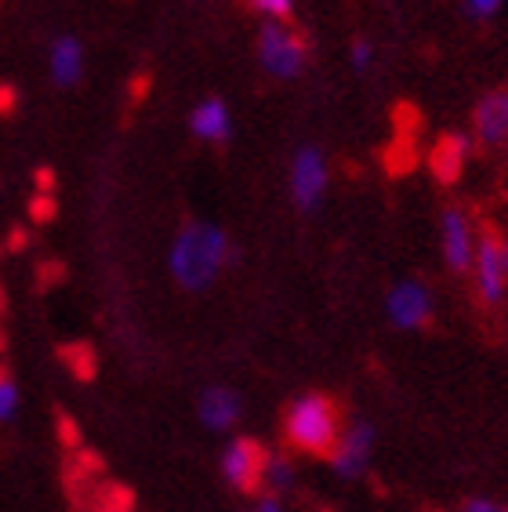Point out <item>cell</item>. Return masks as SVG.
Instances as JSON below:
<instances>
[{
    "mask_svg": "<svg viewBox=\"0 0 508 512\" xmlns=\"http://www.w3.org/2000/svg\"><path fill=\"white\" fill-rule=\"evenodd\" d=\"M240 396L233 389H225V385H211L200 393V404H196V414H200V422L211 429V433H225V429H233L240 422Z\"/></svg>",
    "mask_w": 508,
    "mask_h": 512,
    "instance_id": "cell-10",
    "label": "cell"
},
{
    "mask_svg": "<svg viewBox=\"0 0 508 512\" xmlns=\"http://www.w3.org/2000/svg\"><path fill=\"white\" fill-rule=\"evenodd\" d=\"M15 102H19V91L11 88V84H0V113H11Z\"/></svg>",
    "mask_w": 508,
    "mask_h": 512,
    "instance_id": "cell-25",
    "label": "cell"
},
{
    "mask_svg": "<svg viewBox=\"0 0 508 512\" xmlns=\"http://www.w3.org/2000/svg\"><path fill=\"white\" fill-rule=\"evenodd\" d=\"M80 73H84V48H80V40L59 37L51 44V77L59 80L62 88H69V84L80 80Z\"/></svg>",
    "mask_w": 508,
    "mask_h": 512,
    "instance_id": "cell-14",
    "label": "cell"
},
{
    "mask_svg": "<svg viewBox=\"0 0 508 512\" xmlns=\"http://www.w3.org/2000/svg\"><path fill=\"white\" fill-rule=\"evenodd\" d=\"M498 8L501 0H469V15H476V19H490Z\"/></svg>",
    "mask_w": 508,
    "mask_h": 512,
    "instance_id": "cell-23",
    "label": "cell"
},
{
    "mask_svg": "<svg viewBox=\"0 0 508 512\" xmlns=\"http://www.w3.org/2000/svg\"><path fill=\"white\" fill-rule=\"evenodd\" d=\"M251 8L258 15H269V19H287L294 8V0H251Z\"/></svg>",
    "mask_w": 508,
    "mask_h": 512,
    "instance_id": "cell-20",
    "label": "cell"
},
{
    "mask_svg": "<svg viewBox=\"0 0 508 512\" xmlns=\"http://www.w3.org/2000/svg\"><path fill=\"white\" fill-rule=\"evenodd\" d=\"M472 269H476L479 298L487 306H498L508 291V240L494 226H483V233H479Z\"/></svg>",
    "mask_w": 508,
    "mask_h": 512,
    "instance_id": "cell-3",
    "label": "cell"
},
{
    "mask_svg": "<svg viewBox=\"0 0 508 512\" xmlns=\"http://www.w3.org/2000/svg\"><path fill=\"white\" fill-rule=\"evenodd\" d=\"M26 244H30V237H26L22 229H11V237H8V247H11V251H22Z\"/></svg>",
    "mask_w": 508,
    "mask_h": 512,
    "instance_id": "cell-29",
    "label": "cell"
},
{
    "mask_svg": "<svg viewBox=\"0 0 508 512\" xmlns=\"http://www.w3.org/2000/svg\"><path fill=\"white\" fill-rule=\"evenodd\" d=\"M30 215H33V222H51V218H55V200H51L48 193H37L30 204Z\"/></svg>",
    "mask_w": 508,
    "mask_h": 512,
    "instance_id": "cell-21",
    "label": "cell"
},
{
    "mask_svg": "<svg viewBox=\"0 0 508 512\" xmlns=\"http://www.w3.org/2000/svg\"><path fill=\"white\" fill-rule=\"evenodd\" d=\"M284 444L298 454L331 458L338 436H342V407L327 393H302L294 396L284 411Z\"/></svg>",
    "mask_w": 508,
    "mask_h": 512,
    "instance_id": "cell-2",
    "label": "cell"
},
{
    "mask_svg": "<svg viewBox=\"0 0 508 512\" xmlns=\"http://www.w3.org/2000/svg\"><path fill=\"white\" fill-rule=\"evenodd\" d=\"M80 512H135V498H131V491H127L124 483L102 480L95 498H91Z\"/></svg>",
    "mask_w": 508,
    "mask_h": 512,
    "instance_id": "cell-16",
    "label": "cell"
},
{
    "mask_svg": "<svg viewBox=\"0 0 508 512\" xmlns=\"http://www.w3.org/2000/svg\"><path fill=\"white\" fill-rule=\"evenodd\" d=\"M476 138L483 146L508 142V91H490L476 106Z\"/></svg>",
    "mask_w": 508,
    "mask_h": 512,
    "instance_id": "cell-11",
    "label": "cell"
},
{
    "mask_svg": "<svg viewBox=\"0 0 508 512\" xmlns=\"http://www.w3.org/2000/svg\"><path fill=\"white\" fill-rule=\"evenodd\" d=\"M371 59H374L371 44H367V40H356V44H352V66L367 69V66H371Z\"/></svg>",
    "mask_w": 508,
    "mask_h": 512,
    "instance_id": "cell-22",
    "label": "cell"
},
{
    "mask_svg": "<svg viewBox=\"0 0 508 512\" xmlns=\"http://www.w3.org/2000/svg\"><path fill=\"white\" fill-rule=\"evenodd\" d=\"M305 55H309V44H305L302 33L287 30L280 22H269L258 33V59L273 77H298L305 66Z\"/></svg>",
    "mask_w": 508,
    "mask_h": 512,
    "instance_id": "cell-5",
    "label": "cell"
},
{
    "mask_svg": "<svg viewBox=\"0 0 508 512\" xmlns=\"http://www.w3.org/2000/svg\"><path fill=\"white\" fill-rule=\"evenodd\" d=\"M19 411V389H15V378L8 375V367L0 364V425L11 422Z\"/></svg>",
    "mask_w": 508,
    "mask_h": 512,
    "instance_id": "cell-18",
    "label": "cell"
},
{
    "mask_svg": "<svg viewBox=\"0 0 508 512\" xmlns=\"http://www.w3.org/2000/svg\"><path fill=\"white\" fill-rule=\"evenodd\" d=\"M59 360L66 364V371L77 382H91V378L98 375V356H95V349H91L88 342H69V345H62L59 349Z\"/></svg>",
    "mask_w": 508,
    "mask_h": 512,
    "instance_id": "cell-15",
    "label": "cell"
},
{
    "mask_svg": "<svg viewBox=\"0 0 508 512\" xmlns=\"http://www.w3.org/2000/svg\"><path fill=\"white\" fill-rule=\"evenodd\" d=\"M443 255H447V266L454 273H469L472 258H476V240H472V226L465 211L450 207L443 215Z\"/></svg>",
    "mask_w": 508,
    "mask_h": 512,
    "instance_id": "cell-9",
    "label": "cell"
},
{
    "mask_svg": "<svg viewBox=\"0 0 508 512\" xmlns=\"http://www.w3.org/2000/svg\"><path fill=\"white\" fill-rule=\"evenodd\" d=\"M294 487V465L287 454H273L269 451V462H265V491L280 498Z\"/></svg>",
    "mask_w": 508,
    "mask_h": 512,
    "instance_id": "cell-17",
    "label": "cell"
},
{
    "mask_svg": "<svg viewBox=\"0 0 508 512\" xmlns=\"http://www.w3.org/2000/svg\"><path fill=\"white\" fill-rule=\"evenodd\" d=\"M189 128H193V135L207 138V142H225L229 131H233V120H229V109H225L222 99H204L193 109Z\"/></svg>",
    "mask_w": 508,
    "mask_h": 512,
    "instance_id": "cell-13",
    "label": "cell"
},
{
    "mask_svg": "<svg viewBox=\"0 0 508 512\" xmlns=\"http://www.w3.org/2000/svg\"><path fill=\"white\" fill-rule=\"evenodd\" d=\"M51 189H55V171L37 168V193H48V197H51Z\"/></svg>",
    "mask_w": 508,
    "mask_h": 512,
    "instance_id": "cell-26",
    "label": "cell"
},
{
    "mask_svg": "<svg viewBox=\"0 0 508 512\" xmlns=\"http://www.w3.org/2000/svg\"><path fill=\"white\" fill-rule=\"evenodd\" d=\"M323 189H327V160L316 146H305L298 157H294L291 168V197L302 211H316L323 200Z\"/></svg>",
    "mask_w": 508,
    "mask_h": 512,
    "instance_id": "cell-7",
    "label": "cell"
},
{
    "mask_svg": "<svg viewBox=\"0 0 508 512\" xmlns=\"http://www.w3.org/2000/svg\"><path fill=\"white\" fill-rule=\"evenodd\" d=\"M501 512H508V509H501Z\"/></svg>",
    "mask_w": 508,
    "mask_h": 512,
    "instance_id": "cell-31",
    "label": "cell"
},
{
    "mask_svg": "<svg viewBox=\"0 0 508 512\" xmlns=\"http://www.w3.org/2000/svg\"><path fill=\"white\" fill-rule=\"evenodd\" d=\"M371 454H374V425L356 418V422H349L342 429V436H338V444H334L327 462L334 465V473L342 476V480H356V476L367 473Z\"/></svg>",
    "mask_w": 508,
    "mask_h": 512,
    "instance_id": "cell-6",
    "label": "cell"
},
{
    "mask_svg": "<svg viewBox=\"0 0 508 512\" xmlns=\"http://www.w3.org/2000/svg\"><path fill=\"white\" fill-rule=\"evenodd\" d=\"M59 444L66 447L69 454L80 451V447H84V436H80L77 422H73L69 414H59Z\"/></svg>",
    "mask_w": 508,
    "mask_h": 512,
    "instance_id": "cell-19",
    "label": "cell"
},
{
    "mask_svg": "<svg viewBox=\"0 0 508 512\" xmlns=\"http://www.w3.org/2000/svg\"><path fill=\"white\" fill-rule=\"evenodd\" d=\"M59 280H62V266H59V262H55V266H51V262H44V266H40V287L59 284Z\"/></svg>",
    "mask_w": 508,
    "mask_h": 512,
    "instance_id": "cell-24",
    "label": "cell"
},
{
    "mask_svg": "<svg viewBox=\"0 0 508 512\" xmlns=\"http://www.w3.org/2000/svg\"><path fill=\"white\" fill-rule=\"evenodd\" d=\"M225 262H236L233 244L222 229L207 226V222H189L175 237L171 255H167L175 284L186 287V291H207L225 269Z\"/></svg>",
    "mask_w": 508,
    "mask_h": 512,
    "instance_id": "cell-1",
    "label": "cell"
},
{
    "mask_svg": "<svg viewBox=\"0 0 508 512\" xmlns=\"http://www.w3.org/2000/svg\"><path fill=\"white\" fill-rule=\"evenodd\" d=\"M265 462H269V451L254 436H236L222 454V476L236 494L254 498L265 491Z\"/></svg>",
    "mask_w": 508,
    "mask_h": 512,
    "instance_id": "cell-4",
    "label": "cell"
},
{
    "mask_svg": "<svg viewBox=\"0 0 508 512\" xmlns=\"http://www.w3.org/2000/svg\"><path fill=\"white\" fill-rule=\"evenodd\" d=\"M251 512H284V505H280V498H273V494H262Z\"/></svg>",
    "mask_w": 508,
    "mask_h": 512,
    "instance_id": "cell-27",
    "label": "cell"
},
{
    "mask_svg": "<svg viewBox=\"0 0 508 512\" xmlns=\"http://www.w3.org/2000/svg\"><path fill=\"white\" fill-rule=\"evenodd\" d=\"M385 309H389V320L396 327H403V331H418V327H425L432 320V295L418 284V280H403V284H396L389 291Z\"/></svg>",
    "mask_w": 508,
    "mask_h": 512,
    "instance_id": "cell-8",
    "label": "cell"
},
{
    "mask_svg": "<svg viewBox=\"0 0 508 512\" xmlns=\"http://www.w3.org/2000/svg\"><path fill=\"white\" fill-rule=\"evenodd\" d=\"M465 157H469V138L443 135L440 142L429 149V171L436 175V182L450 186V182H458L461 168H465Z\"/></svg>",
    "mask_w": 508,
    "mask_h": 512,
    "instance_id": "cell-12",
    "label": "cell"
},
{
    "mask_svg": "<svg viewBox=\"0 0 508 512\" xmlns=\"http://www.w3.org/2000/svg\"><path fill=\"white\" fill-rule=\"evenodd\" d=\"M461 512H501V509L494 502H487V498H472V502H465Z\"/></svg>",
    "mask_w": 508,
    "mask_h": 512,
    "instance_id": "cell-28",
    "label": "cell"
},
{
    "mask_svg": "<svg viewBox=\"0 0 508 512\" xmlns=\"http://www.w3.org/2000/svg\"><path fill=\"white\" fill-rule=\"evenodd\" d=\"M0 353H4V331H0Z\"/></svg>",
    "mask_w": 508,
    "mask_h": 512,
    "instance_id": "cell-30",
    "label": "cell"
}]
</instances>
